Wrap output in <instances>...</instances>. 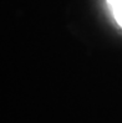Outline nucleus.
<instances>
[{
    "label": "nucleus",
    "mask_w": 122,
    "mask_h": 123,
    "mask_svg": "<svg viewBox=\"0 0 122 123\" xmlns=\"http://www.w3.org/2000/svg\"><path fill=\"white\" fill-rule=\"evenodd\" d=\"M109 4L112 9L113 16L117 24L122 27V0H109Z\"/></svg>",
    "instance_id": "obj_1"
}]
</instances>
